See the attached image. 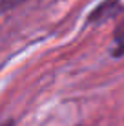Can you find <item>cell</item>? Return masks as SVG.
I'll return each mask as SVG.
<instances>
[{
	"label": "cell",
	"instance_id": "3",
	"mask_svg": "<svg viewBox=\"0 0 124 126\" xmlns=\"http://www.w3.org/2000/svg\"><path fill=\"white\" fill-rule=\"evenodd\" d=\"M22 0H0V13L11 9L13 6H16V4H20Z\"/></svg>",
	"mask_w": 124,
	"mask_h": 126
},
{
	"label": "cell",
	"instance_id": "4",
	"mask_svg": "<svg viewBox=\"0 0 124 126\" xmlns=\"http://www.w3.org/2000/svg\"><path fill=\"white\" fill-rule=\"evenodd\" d=\"M2 126H13V121H7V123H4Z\"/></svg>",
	"mask_w": 124,
	"mask_h": 126
},
{
	"label": "cell",
	"instance_id": "2",
	"mask_svg": "<svg viewBox=\"0 0 124 126\" xmlns=\"http://www.w3.org/2000/svg\"><path fill=\"white\" fill-rule=\"evenodd\" d=\"M113 42H115V47L111 49L113 57H122V55H124V18L119 22L117 28H115Z\"/></svg>",
	"mask_w": 124,
	"mask_h": 126
},
{
	"label": "cell",
	"instance_id": "1",
	"mask_svg": "<svg viewBox=\"0 0 124 126\" xmlns=\"http://www.w3.org/2000/svg\"><path fill=\"white\" fill-rule=\"evenodd\" d=\"M122 13V4L121 0H104L102 4L95 7L88 16V24H102L106 20H111L117 15Z\"/></svg>",
	"mask_w": 124,
	"mask_h": 126
}]
</instances>
